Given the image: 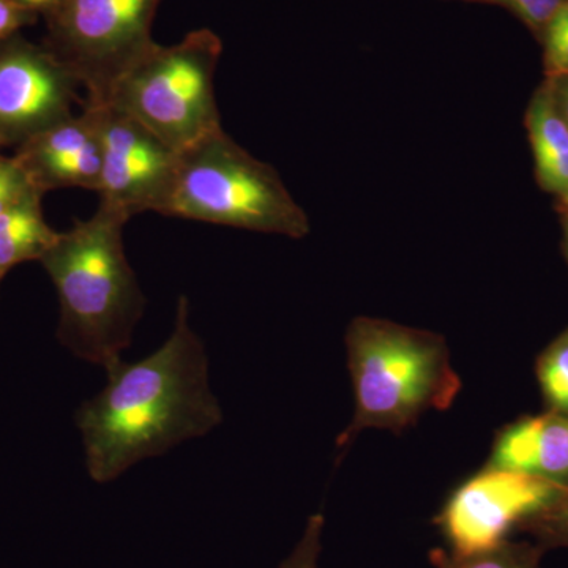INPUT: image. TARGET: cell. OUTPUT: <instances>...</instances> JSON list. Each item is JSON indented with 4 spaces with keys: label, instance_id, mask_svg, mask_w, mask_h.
Segmentation results:
<instances>
[{
    "label": "cell",
    "instance_id": "22",
    "mask_svg": "<svg viewBox=\"0 0 568 568\" xmlns=\"http://www.w3.org/2000/svg\"><path fill=\"white\" fill-rule=\"evenodd\" d=\"M18 2L24 3V6L31 7V9L39 11L41 17L51 10L55 6L58 0H18Z\"/></svg>",
    "mask_w": 568,
    "mask_h": 568
},
{
    "label": "cell",
    "instance_id": "12",
    "mask_svg": "<svg viewBox=\"0 0 568 568\" xmlns=\"http://www.w3.org/2000/svg\"><path fill=\"white\" fill-rule=\"evenodd\" d=\"M537 174L548 192L568 196V125L551 89L538 92L528 112Z\"/></svg>",
    "mask_w": 568,
    "mask_h": 568
},
{
    "label": "cell",
    "instance_id": "4",
    "mask_svg": "<svg viewBox=\"0 0 568 568\" xmlns=\"http://www.w3.org/2000/svg\"><path fill=\"white\" fill-rule=\"evenodd\" d=\"M166 216L291 239L310 233L308 216L274 168L223 129L181 152Z\"/></svg>",
    "mask_w": 568,
    "mask_h": 568
},
{
    "label": "cell",
    "instance_id": "7",
    "mask_svg": "<svg viewBox=\"0 0 568 568\" xmlns=\"http://www.w3.org/2000/svg\"><path fill=\"white\" fill-rule=\"evenodd\" d=\"M103 170L100 204L132 219L144 212L166 215L178 181L181 152L174 151L132 115L102 104Z\"/></svg>",
    "mask_w": 568,
    "mask_h": 568
},
{
    "label": "cell",
    "instance_id": "20",
    "mask_svg": "<svg viewBox=\"0 0 568 568\" xmlns=\"http://www.w3.org/2000/svg\"><path fill=\"white\" fill-rule=\"evenodd\" d=\"M567 0H496V6L506 7L528 24L534 32L544 33Z\"/></svg>",
    "mask_w": 568,
    "mask_h": 568
},
{
    "label": "cell",
    "instance_id": "5",
    "mask_svg": "<svg viewBox=\"0 0 568 568\" xmlns=\"http://www.w3.org/2000/svg\"><path fill=\"white\" fill-rule=\"evenodd\" d=\"M222 51V40L209 29L186 33L171 47L156 43L123 74L106 104L183 152L223 129L215 97Z\"/></svg>",
    "mask_w": 568,
    "mask_h": 568
},
{
    "label": "cell",
    "instance_id": "18",
    "mask_svg": "<svg viewBox=\"0 0 568 568\" xmlns=\"http://www.w3.org/2000/svg\"><path fill=\"white\" fill-rule=\"evenodd\" d=\"M37 193L43 194L33 186L14 156L0 153V213Z\"/></svg>",
    "mask_w": 568,
    "mask_h": 568
},
{
    "label": "cell",
    "instance_id": "23",
    "mask_svg": "<svg viewBox=\"0 0 568 568\" xmlns=\"http://www.w3.org/2000/svg\"><path fill=\"white\" fill-rule=\"evenodd\" d=\"M559 108V104H558ZM560 114H562L564 121L567 122L568 125V82L564 85L562 91H560Z\"/></svg>",
    "mask_w": 568,
    "mask_h": 568
},
{
    "label": "cell",
    "instance_id": "10",
    "mask_svg": "<svg viewBox=\"0 0 568 568\" xmlns=\"http://www.w3.org/2000/svg\"><path fill=\"white\" fill-rule=\"evenodd\" d=\"M13 156L43 194L61 189L99 192L103 170L99 108L82 104L80 114L26 141Z\"/></svg>",
    "mask_w": 568,
    "mask_h": 568
},
{
    "label": "cell",
    "instance_id": "16",
    "mask_svg": "<svg viewBox=\"0 0 568 568\" xmlns=\"http://www.w3.org/2000/svg\"><path fill=\"white\" fill-rule=\"evenodd\" d=\"M534 538V544L548 549L568 548V488L549 506L526 519L519 529Z\"/></svg>",
    "mask_w": 568,
    "mask_h": 568
},
{
    "label": "cell",
    "instance_id": "6",
    "mask_svg": "<svg viewBox=\"0 0 568 568\" xmlns=\"http://www.w3.org/2000/svg\"><path fill=\"white\" fill-rule=\"evenodd\" d=\"M162 0H58L43 14V44L84 89L82 104L110 102L123 74L155 47L153 20Z\"/></svg>",
    "mask_w": 568,
    "mask_h": 568
},
{
    "label": "cell",
    "instance_id": "26",
    "mask_svg": "<svg viewBox=\"0 0 568 568\" xmlns=\"http://www.w3.org/2000/svg\"><path fill=\"white\" fill-rule=\"evenodd\" d=\"M2 276H3V275H2V274H0V280H2Z\"/></svg>",
    "mask_w": 568,
    "mask_h": 568
},
{
    "label": "cell",
    "instance_id": "14",
    "mask_svg": "<svg viewBox=\"0 0 568 568\" xmlns=\"http://www.w3.org/2000/svg\"><path fill=\"white\" fill-rule=\"evenodd\" d=\"M545 549L530 541L504 540L473 552L437 548L429 552L435 568H541Z\"/></svg>",
    "mask_w": 568,
    "mask_h": 568
},
{
    "label": "cell",
    "instance_id": "9",
    "mask_svg": "<svg viewBox=\"0 0 568 568\" xmlns=\"http://www.w3.org/2000/svg\"><path fill=\"white\" fill-rule=\"evenodd\" d=\"M81 84L44 44L24 37L0 43V149L20 148L70 119L84 103Z\"/></svg>",
    "mask_w": 568,
    "mask_h": 568
},
{
    "label": "cell",
    "instance_id": "17",
    "mask_svg": "<svg viewBox=\"0 0 568 568\" xmlns=\"http://www.w3.org/2000/svg\"><path fill=\"white\" fill-rule=\"evenodd\" d=\"M545 37V65L549 77H568V0L549 22Z\"/></svg>",
    "mask_w": 568,
    "mask_h": 568
},
{
    "label": "cell",
    "instance_id": "25",
    "mask_svg": "<svg viewBox=\"0 0 568 568\" xmlns=\"http://www.w3.org/2000/svg\"><path fill=\"white\" fill-rule=\"evenodd\" d=\"M564 203H566L567 207H568V196L567 197H564Z\"/></svg>",
    "mask_w": 568,
    "mask_h": 568
},
{
    "label": "cell",
    "instance_id": "24",
    "mask_svg": "<svg viewBox=\"0 0 568 568\" xmlns=\"http://www.w3.org/2000/svg\"><path fill=\"white\" fill-rule=\"evenodd\" d=\"M473 2H488V3H495V0H473Z\"/></svg>",
    "mask_w": 568,
    "mask_h": 568
},
{
    "label": "cell",
    "instance_id": "8",
    "mask_svg": "<svg viewBox=\"0 0 568 568\" xmlns=\"http://www.w3.org/2000/svg\"><path fill=\"white\" fill-rule=\"evenodd\" d=\"M566 489L526 474L484 467L452 493L436 523L452 551H480L507 540L511 530Z\"/></svg>",
    "mask_w": 568,
    "mask_h": 568
},
{
    "label": "cell",
    "instance_id": "3",
    "mask_svg": "<svg viewBox=\"0 0 568 568\" xmlns=\"http://www.w3.org/2000/svg\"><path fill=\"white\" fill-rule=\"evenodd\" d=\"M353 381V420L336 446L347 448L365 429L403 433L429 410H446L462 390L446 339L376 317H357L346 332Z\"/></svg>",
    "mask_w": 568,
    "mask_h": 568
},
{
    "label": "cell",
    "instance_id": "2",
    "mask_svg": "<svg viewBox=\"0 0 568 568\" xmlns=\"http://www.w3.org/2000/svg\"><path fill=\"white\" fill-rule=\"evenodd\" d=\"M129 216L108 205L77 220L41 257L61 304L59 336L71 353L104 372L122 362L145 301L123 248Z\"/></svg>",
    "mask_w": 568,
    "mask_h": 568
},
{
    "label": "cell",
    "instance_id": "19",
    "mask_svg": "<svg viewBox=\"0 0 568 568\" xmlns=\"http://www.w3.org/2000/svg\"><path fill=\"white\" fill-rule=\"evenodd\" d=\"M323 514H315L306 521L304 536L280 568H317L323 548Z\"/></svg>",
    "mask_w": 568,
    "mask_h": 568
},
{
    "label": "cell",
    "instance_id": "11",
    "mask_svg": "<svg viewBox=\"0 0 568 568\" xmlns=\"http://www.w3.org/2000/svg\"><path fill=\"white\" fill-rule=\"evenodd\" d=\"M568 488V416L545 410L518 418L496 435L487 465Z\"/></svg>",
    "mask_w": 568,
    "mask_h": 568
},
{
    "label": "cell",
    "instance_id": "1",
    "mask_svg": "<svg viewBox=\"0 0 568 568\" xmlns=\"http://www.w3.org/2000/svg\"><path fill=\"white\" fill-rule=\"evenodd\" d=\"M106 375V386L82 403L74 418L95 484H110L136 463L203 437L223 422L209 383L207 351L190 324L185 295L166 342L140 362H119Z\"/></svg>",
    "mask_w": 568,
    "mask_h": 568
},
{
    "label": "cell",
    "instance_id": "15",
    "mask_svg": "<svg viewBox=\"0 0 568 568\" xmlns=\"http://www.w3.org/2000/svg\"><path fill=\"white\" fill-rule=\"evenodd\" d=\"M536 375L547 410L568 416V328L537 358Z\"/></svg>",
    "mask_w": 568,
    "mask_h": 568
},
{
    "label": "cell",
    "instance_id": "13",
    "mask_svg": "<svg viewBox=\"0 0 568 568\" xmlns=\"http://www.w3.org/2000/svg\"><path fill=\"white\" fill-rule=\"evenodd\" d=\"M43 196L32 194L0 213V274L6 275L14 265L40 261L58 239V231L44 220Z\"/></svg>",
    "mask_w": 568,
    "mask_h": 568
},
{
    "label": "cell",
    "instance_id": "21",
    "mask_svg": "<svg viewBox=\"0 0 568 568\" xmlns=\"http://www.w3.org/2000/svg\"><path fill=\"white\" fill-rule=\"evenodd\" d=\"M40 17L39 11L18 0H0V43L36 24Z\"/></svg>",
    "mask_w": 568,
    "mask_h": 568
}]
</instances>
